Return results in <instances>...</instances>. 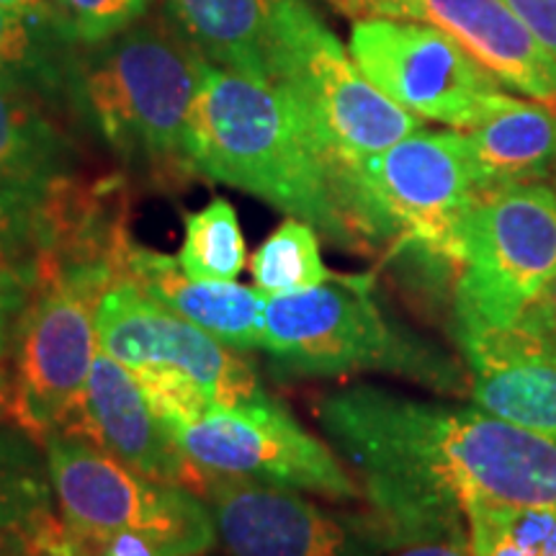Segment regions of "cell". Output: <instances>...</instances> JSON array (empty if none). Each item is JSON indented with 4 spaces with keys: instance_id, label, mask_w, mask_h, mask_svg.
<instances>
[{
    "instance_id": "obj_17",
    "label": "cell",
    "mask_w": 556,
    "mask_h": 556,
    "mask_svg": "<svg viewBox=\"0 0 556 556\" xmlns=\"http://www.w3.org/2000/svg\"><path fill=\"white\" fill-rule=\"evenodd\" d=\"M163 16L208 65L278 83L317 11L307 0H160Z\"/></svg>"
},
{
    "instance_id": "obj_20",
    "label": "cell",
    "mask_w": 556,
    "mask_h": 556,
    "mask_svg": "<svg viewBox=\"0 0 556 556\" xmlns=\"http://www.w3.org/2000/svg\"><path fill=\"white\" fill-rule=\"evenodd\" d=\"M464 137L479 193L541 184L556 170V103L505 96Z\"/></svg>"
},
{
    "instance_id": "obj_24",
    "label": "cell",
    "mask_w": 556,
    "mask_h": 556,
    "mask_svg": "<svg viewBox=\"0 0 556 556\" xmlns=\"http://www.w3.org/2000/svg\"><path fill=\"white\" fill-rule=\"evenodd\" d=\"M255 289L263 296L294 294L319 287L332 276L319 250V232L307 222L289 217L263 242L250 261Z\"/></svg>"
},
{
    "instance_id": "obj_4",
    "label": "cell",
    "mask_w": 556,
    "mask_h": 556,
    "mask_svg": "<svg viewBox=\"0 0 556 556\" xmlns=\"http://www.w3.org/2000/svg\"><path fill=\"white\" fill-rule=\"evenodd\" d=\"M261 351L278 379L381 371L443 394L471 387L443 348L389 315L371 274L330 276L319 287L266 296Z\"/></svg>"
},
{
    "instance_id": "obj_23",
    "label": "cell",
    "mask_w": 556,
    "mask_h": 556,
    "mask_svg": "<svg viewBox=\"0 0 556 556\" xmlns=\"http://www.w3.org/2000/svg\"><path fill=\"white\" fill-rule=\"evenodd\" d=\"M184 245L178 266L186 276L201 281H235L245 268V238L227 199H212L204 208L184 217Z\"/></svg>"
},
{
    "instance_id": "obj_32",
    "label": "cell",
    "mask_w": 556,
    "mask_h": 556,
    "mask_svg": "<svg viewBox=\"0 0 556 556\" xmlns=\"http://www.w3.org/2000/svg\"><path fill=\"white\" fill-rule=\"evenodd\" d=\"M11 417V377L9 368L0 361V420Z\"/></svg>"
},
{
    "instance_id": "obj_12",
    "label": "cell",
    "mask_w": 556,
    "mask_h": 556,
    "mask_svg": "<svg viewBox=\"0 0 556 556\" xmlns=\"http://www.w3.org/2000/svg\"><path fill=\"white\" fill-rule=\"evenodd\" d=\"M348 52L381 93L417 119L469 131L507 96L458 41L422 21L361 18Z\"/></svg>"
},
{
    "instance_id": "obj_34",
    "label": "cell",
    "mask_w": 556,
    "mask_h": 556,
    "mask_svg": "<svg viewBox=\"0 0 556 556\" xmlns=\"http://www.w3.org/2000/svg\"><path fill=\"white\" fill-rule=\"evenodd\" d=\"M206 554H208V552H204V554H191V556H206Z\"/></svg>"
},
{
    "instance_id": "obj_25",
    "label": "cell",
    "mask_w": 556,
    "mask_h": 556,
    "mask_svg": "<svg viewBox=\"0 0 556 556\" xmlns=\"http://www.w3.org/2000/svg\"><path fill=\"white\" fill-rule=\"evenodd\" d=\"M471 556H556V507H475Z\"/></svg>"
},
{
    "instance_id": "obj_19",
    "label": "cell",
    "mask_w": 556,
    "mask_h": 556,
    "mask_svg": "<svg viewBox=\"0 0 556 556\" xmlns=\"http://www.w3.org/2000/svg\"><path fill=\"white\" fill-rule=\"evenodd\" d=\"M124 281L199 325L238 351H261L266 296L255 287L235 281H201L184 274L176 258L131 240L127 250Z\"/></svg>"
},
{
    "instance_id": "obj_33",
    "label": "cell",
    "mask_w": 556,
    "mask_h": 556,
    "mask_svg": "<svg viewBox=\"0 0 556 556\" xmlns=\"http://www.w3.org/2000/svg\"><path fill=\"white\" fill-rule=\"evenodd\" d=\"M0 5H5V9H16V11H54L52 0H0Z\"/></svg>"
},
{
    "instance_id": "obj_6",
    "label": "cell",
    "mask_w": 556,
    "mask_h": 556,
    "mask_svg": "<svg viewBox=\"0 0 556 556\" xmlns=\"http://www.w3.org/2000/svg\"><path fill=\"white\" fill-rule=\"evenodd\" d=\"M479 197L464 131H415L348 160L343 201L364 250L417 242L462 266V222Z\"/></svg>"
},
{
    "instance_id": "obj_15",
    "label": "cell",
    "mask_w": 556,
    "mask_h": 556,
    "mask_svg": "<svg viewBox=\"0 0 556 556\" xmlns=\"http://www.w3.org/2000/svg\"><path fill=\"white\" fill-rule=\"evenodd\" d=\"M361 18H407L435 26L467 50L503 88L556 103V58L507 9L505 0H328Z\"/></svg>"
},
{
    "instance_id": "obj_30",
    "label": "cell",
    "mask_w": 556,
    "mask_h": 556,
    "mask_svg": "<svg viewBox=\"0 0 556 556\" xmlns=\"http://www.w3.org/2000/svg\"><path fill=\"white\" fill-rule=\"evenodd\" d=\"M523 317L531 319V323L536 325L541 332H546V336L556 343V276H554V281L548 283L544 291H541V296L536 299V302L526 309Z\"/></svg>"
},
{
    "instance_id": "obj_29",
    "label": "cell",
    "mask_w": 556,
    "mask_h": 556,
    "mask_svg": "<svg viewBox=\"0 0 556 556\" xmlns=\"http://www.w3.org/2000/svg\"><path fill=\"white\" fill-rule=\"evenodd\" d=\"M505 3L539 39V45L556 58V0H505Z\"/></svg>"
},
{
    "instance_id": "obj_7",
    "label": "cell",
    "mask_w": 556,
    "mask_h": 556,
    "mask_svg": "<svg viewBox=\"0 0 556 556\" xmlns=\"http://www.w3.org/2000/svg\"><path fill=\"white\" fill-rule=\"evenodd\" d=\"M124 263L54 258L39 263L31 302L11 340V417L16 428L45 438L65 420L86 387L99 353L96 317Z\"/></svg>"
},
{
    "instance_id": "obj_35",
    "label": "cell",
    "mask_w": 556,
    "mask_h": 556,
    "mask_svg": "<svg viewBox=\"0 0 556 556\" xmlns=\"http://www.w3.org/2000/svg\"><path fill=\"white\" fill-rule=\"evenodd\" d=\"M554 186H556V170H554Z\"/></svg>"
},
{
    "instance_id": "obj_21",
    "label": "cell",
    "mask_w": 556,
    "mask_h": 556,
    "mask_svg": "<svg viewBox=\"0 0 556 556\" xmlns=\"http://www.w3.org/2000/svg\"><path fill=\"white\" fill-rule=\"evenodd\" d=\"M80 45L54 11L0 5V86L70 109V80Z\"/></svg>"
},
{
    "instance_id": "obj_3",
    "label": "cell",
    "mask_w": 556,
    "mask_h": 556,
    "mask_svg": "<svg viewBox=\"0 0 556 556\" xmlns=\"http://www.w3.org/2000/svg\"><path fill=\"white\" fill-rule=\"evenodd\" d=\"M204 60L165 16H144L116 37L80 47L70 109L111 150L124 170L160 189L197 178L186 150L189 114Z\"/></svg>"
},
{
    "instance_id": "obj_22",
    "label": "cell",
    "mask_w": 556,
    "mask_h": 556,
    "mask_svg": "<svg viewBox=\"0 0 556 556\" xmlns=\"http://www.w3.org/2000/svg\"><path fill=\"white\" fill-rule=\"evenodd\" d=\"M54 513L47 456L34 435L0 428V536H31Z\"/></svg>"
},
{
    "instance_id": "obj_16",
    "label": "cell",
    "mask_w": 556,
    "mask_h": 556,
    "mask_svg": "<svg viewBox=\"0 0 556 556\" xmlns=\"http://www.w3.org/2000/svg\"><path fill=\"white\" fill-rule=\"evenodd\" d=\"M60 433L93 443L137 475L168 484H197L199 469L180 454L152 407L139 379L99 351L80 397L70 407Z\"/></svg>"
},
{
    "instance_id": "obj_14",
    "label": "cell",
    "mask_w": 556,
    "mask_h": 556,
    "mask_svg": "<svg viewBox=\"0 0 556 556\" xmlns=\"http://www.w3.org/2000/svg\"><path fill=\"white\" fill-rule=\"evenodd\" d=\"M278 86L299 103L323 148L343 163L392 148L422 129L415 114L361 73L319 16L291 50Z\"/></svg>"
},
{
    "instance_id": "obj_8",
    "label": "cell",
    "mask_w": 556,
    "mask_h": 556,
    "mask_svg": "<svg viewBox=\"0 0 556 556\" xmlns=\"http://www.w3.org/2000/svg\"><path fill=\"white\" fill-rule=\"evenodd\" d=\"M451 332L510 328L556 276V191L520 184L479 193L462 222Z\"/></svg>"
},
{
    "instance_id": "obj_28",
    "label": "cell",
    "mask_w": 556,
    "mask_h": 556,
    "mask_svg": "<svg viewBox=\"0 0 556 556\" xmlns=\"http://www.w3.org/2000/svg\"><path fill=\"white\" fill-rule=\"evenodd\" d=\"M39 270L0 253V361L9 358L13 330L37 289Z\"/></svg>"
},
{
    "instance_id": "obj_18",
    "label": "cell",
    "mask_w": 556,
    "mask_h": 556,
    "mask_svg": "<svg viewBox=\"0 0 556 556\" xmlns=\"http://www.w3.org/2000/svg\"><path fill=\"white\" fill-rule=\"evenodd\" d=\"M471 368L479 409L556 441V343L528 317L454 338Z\"/></svg>"
},
{
    "instance_id": "obj_1",
    "label": "cell",
    "mask_w": 556,
    "mask_h": 556,
    "mask_svg": "<svg viewBox=\"0 0 556 556\" xmlns=\"http://www.w3.org/2000/svg\"><path fill=\"white\" fill-rule=\"evenodd\" d=\"M381 526L467 518L475 507H556V441L479 407L415 400L371 384L315 400Z\"/></svg>"
},
{
    "instance_id": "obj_2",
    "label": "cell",
    "mask_w": 556,
    "mask_h": 556,
    "mask_svg": "<svg viewBox=\"0 0 556 556\" xmlns=\"http://www.w3.org/2000/svg\"><path fill=\"white\" fill-rule=\"evenodd\" d=\"M193 173L253 193L336 245L364 250L343 204V160L323 148L278 83L208 65L186 131Z\"/></svg>"
},
{
    "instance_id": "obj_5",
    "label": "cell",
    "mask_w": 556,
    "mask_h": 556,
    "mask_svg": "<svg viewBox=\"0 0 556 556\" xmlns=\"http://www.w3.org/2000/svg\"><path fill=\"white\" fill-rule=\"evenodd\" d=\"M99 351L127 366L144 387L160 422L191 420L214 407H240L266 397L258 368L163 307L131 281L114 283L96 317Z\"/></svg>"
},
{
    "instance_id": "obj_31",
    "label": "cell",
    "mask_w": 556,
    "mask_h": 556,
    "mask_svg": "<svg viewBox=\"0 0 556 556\" xmlns=\"http://www.w3.org/2000/svg\"><path fill=\"white\" fill-rule=\"evenodd\" d=\"M0 556H34L29 536H0Z\"/></svg>"
},
{
    "instance_id": "obj_10",
    "label": "cell",
    "mask_w": 556,
    "mask_h": 556,
    "mask_svg": "<svg viewBox=\"0 0 556 556\" xmlns=\"http://www.w3.org/2000/svg\"><path fill=\"white\" fill-rule=\"evenodd\" d=\"M58 111L37 96L0 86V253L37 270L88 189Z\"/></svg>"
},
{
    "instance_id": "obj_9",
    "label": "cell",
    "mask_w": 556,
    "mask_h": 556,
    "mask_svg": "<svg viewBox=\"0 0 556 556\" xmlns=\"http://www.w3.org/2000/svg\"><path fill=\"white\" fill-rule=\"evenodd\" d=\"M54 505L75 544L137 531L170 544L180 556L212 552L217 526L191 486L148 479L78 435L41 438ZM80 552V546H78Z\"/></svg>"
},
{
    "instance_id": "obj_27",
    "label": "cell",
    "mask_w": 556,
    "mask_h": 556,
    "mask_svg": "<svg viewBox=\"0 0 556 556\" xmlns=\"http://www.w3.org/2000/svg\"><path fill=\"white\" fill-rule=\"evenodd\" d=\"M52 5L80 47L116 37L150 13V0H52Z\"/></svg>"
},
{
    "instance_id": "obj_11",
    "label": "cell",
    "mask_w": 556,
    "mask_h": 556,
    "mask_svg": "<svg viewBox=\"0 0 556 556\" xmlns=\"http://www.w3.org/2000/svg\"><path fill=\"white\" fill-rule=\"evenodd\" d=\"M193 467L330 500L364 492L336 454L307 433L270 394L240 407H214L191 420L163 422Z\"/></svg>"
},
{
    "instance_id": "obj_26",
    "label": "cell",
    "mask_w": 556,
    "mask_h": 556,
    "mask_svg": "<svg viewBox=\"0 0 556 556\" xmlns=\"http://www.w3.org/2000/svg\"><path fill=\"white\" fill-rule=\"evenodd\" d=\"M374 528L379 556H471L469 520L464 516L409 526H381L374 520Z\"/></svg>"
},
{
    "instance_id": "obj_13",
    "label": "cell",
    "mask_w": 556,
    "mask_h": 556,
    "mask_svg": "<svg viewBox=\"0 0 556 556\" xmlns=\"http://www.w3.org/2000/svg\"><path fill=\"white\" fill-rule=\"evenodd\" d=\"M193 492L212 510L229 556H379L368 513H336L287 486L204 469Z\"/></svg>"
}]
</instances>
